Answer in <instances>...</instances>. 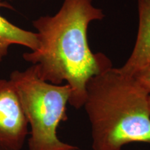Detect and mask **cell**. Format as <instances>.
I'll list each match as a JSON object with an SVG mask.
<instances>
[{
	"label": "cell",
	"instance_id": "cell-1",
	"mask_svg": "<svg viewBox=\"0 0 150 150\" xmlns=\"http://www.w3.org/2000/svg\"><path fill=\"white\" fill-rule=\"evenodd\" d=\"M105 17L93 0H63L54 16H41L33 21L38 35V47L23 54L42 80L70 86L69 104L83 107L90 79L108 67L111 61L104 54L91 51L88 41L90 24Z\"/></svg>",
	"mask_w": 150,
	"mask_h": 150
},
{
	"label": "cell",
	"instance_id": "cell-2",
	"mask_svg": "<svg viewBox=\"0 0 150 150\" xmlns=\"http://www.w3.org/2000/svg\"><path fill=\"white\" fill-rule=\"evenodd\" d=\"M149 95L132 76L112 66L92 77L83 107L91 125L93 149L150 143Z\"/></svg>",
	"mask_w": 150,
	"mask_h": 150
},
{
	"label": "cell",
	"instance_id": "cell-3",
	"mask_svg": "<svg viewBox=\"0 0 150 150\" xmlns=\"http://www.w3.org/2000/svg\"><path fill=\"white\" fill-rule=\"evenodd\" d=\"M9 80L31 127L29 150H73L76 147L60 140L57 129L67 119L66 106L71 95L67 84L56 85L42 80L33 65L15 70Z\"/></svg>",
	"mask_w": 150,
	"mask_h": 150
},
{
	"label": "cell",
	"instance_id": "cell-4",
	"mask_svg": "<svg viewBox=\"0 0 150 150\" xmlns=\"http://www.w3.org/2000/svg\"><path fill=\"white\" fill-rule=\"evenodd\" d=\"M28 125L12 83L0 79V150H21Z\"/></svg>",
	"mask_w": 150,
	"mask_h": 150
},
{
	"label": "cell",
	"instance_id": "cell-5",
	"mask_svg": "<svg viewBox=\"0 0 150 150\" xmlns=\"http://www.w3.org/2000/svg\"><path fill=\"white\" fill-rule=\"evenodd\" d=\"M0 8L12 9L6 1H0ZM13 45L26 47L34 51L38 47V35L16 26L0 15V62L8 55V49Z\"/></svg>",
	"mask_w": 150,
	"mask_h": 150
},
{
	"label": "cell",
	"instance_id": "cell-6",
	"mask_svg": "<svg viewBox=\"0 0 150 150\" xmlns=\"http://www.w3.org/2000/svg\"><path fill=\"white\" fill-rule=\"evenodd\" d=\"M150 62V35L135 42L131 56L119 70L124 74L132 76L137 70Z\"/></svg>",
	"mask_w": 150,
	"mask_h": 150
},
{
	"label": "cell",
	"instance_id": "cell-7",
	"mask_svg": "<svg viewBox=\"0 0 150 150\" xmlns=\"http://www.w3.org/2000/svg\"><path fill=\"white\" fill-rule=\"evenodd\" d=\"M138 29L136 42L150 35V0H138Z\"/></svg>",
	"mask_w": 150,
	"mask_h": 150
},
{
	"label": "cell",
	"instance_id": "cell-8",
	"mask_svg": "<svg viewBox=\"0 0 150 150\" xmlns=\"http://www.w3.org/2000/svg\"><path fill=\"white\" fill-rule=\"evenodd\" d=\"M131 76L144 91L150 94V62L137 70Z\"/></svg>",
	"mask_w": 150,
	"mask_h": 150
},
{
	"label": "cell",
	"instance_id": "cell-9",
	"mask_svg": "<svg viewBox=\"0 0 150 150\" xmlns=\"http://www.w3.org/2000/svg\"><path fill=\"white\" fill-rule=\"evenodd\" d=\"M149 110H150V94L149 95Z\"/></svg>",
	"mask_w": 150,
	"mask_h": 150
},
{
	"label": "cell",
	"instance_id": "cell-10",
	"mask_svg": "<svg viewBox=\"0 0 150 150\" xmlns=\"http://www.w3.org/2000/svg\"><path fill=\"white\" fill-rule=\"evenodd\" d=\"M73 150H78V149H77V148H76V149H73Z\"/></svg>",
	"mask_w": 150,
	"mask_h": 150
},
{
	"label": "cell",
	"instance_id": "cell-11",
	"mask_svg": "<svg viewBox=\"0 0 150 150\" xmlns=\"http://www.w3.org/2000/svg\"><path fill=\"white\" fill-rule=\"evenodd\" d=\"M0 1H1V0H0Z\"/></svg>",
	"mask_w": 150,
	"mask_h": 150
},
{
	"label": "cell",
	"instance_id": "cell-12",
	"mask_svg": "<svg viewBox=\"0 0 150 150\" xmlns=\"http://www.w3.org/2000/svg\"><path fill=\"white\" fill-rule=\"evenodd\" d=\"M11 1H13V0H11Z\"/></svg>",
	"mask_w": 150,
	"mask_h": 150
}]
</instances>
